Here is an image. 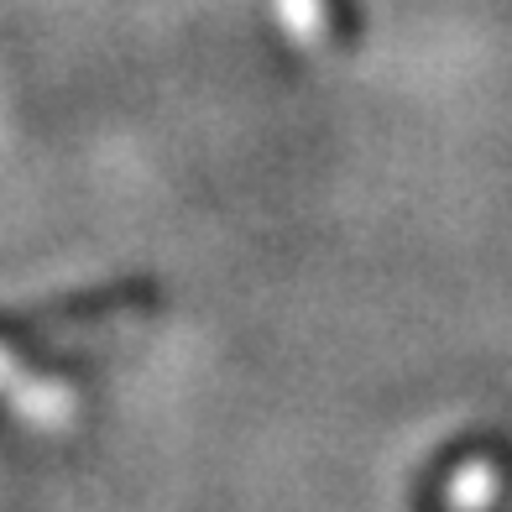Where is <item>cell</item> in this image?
<instances>
[{
  "instance_id": "obj_1",
  "label": "cell",
  "mask_w": 512,
  "mask_h": 512,
  "mask_svg": "<svg viewBox=\"0 0 512 512\" xmlns=\"http://www.w3.org/2000/svg\"><path fill=\"white\" fill-rule=\"evenodd\" d=\"M0 403L37 429H68L74 424V392L27 371L11 351H0Z\"/></svg>"
},
{
  "instance_id": "obj_2",
  "label": "cell",
  "mask_w": 512,
  "mask_h": 512,
  "mask_svg": "<svg viewBox=\"0 0 512 512\" xmlns=\"http://www.w3.org/2000/svg\"><path fill=\"white\" fill-rule=\"evenodd\" d=\"M492 497H497V465L492 460H471V465L455 471L450 492H445V507L450 512H481V507H492Z\"/></svg>"
}]
</instances>
